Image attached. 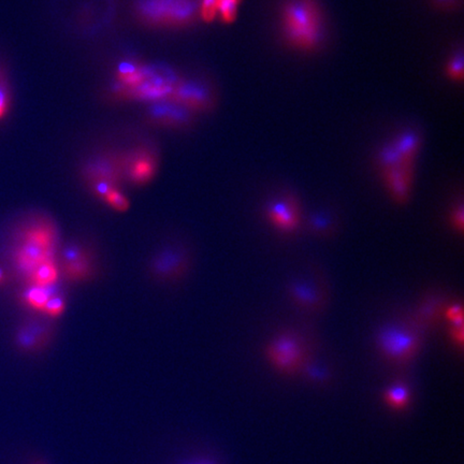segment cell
<instances>
[{
    "mask_svg": "<svg viewBox=\"0 0 464 464\" xmlns=\"http://www.w3.org/2000/svg\"><path fill=\"white\" fill-rule=\"evenodd\" d=\"M280 28L286 45L311 53L325 37V20L317 0H285L280 11Z\"/></svg>",
    "mask_w": 464,
    "mask_h": 464,
    "instance_id": "1",
    "label": "cell"
},
{
    "mask_svg": "<svg viewBox=\"0 0 464 464\" xmlns=\"http://www.w3.org/2000/svg\"><path fill=\"white\" fill-rule=\"evenodd\" d=\"M58 233L51 219H41L27 228L15 251L17 267L26 277H31L36 268L50 260H55Z\"/></svg>",
    "mask_w": 464,
    "mask_h": 464,
    "instance_id": "2",
    "label": "cell"
},
{
    "mask_svg": "<svg viewBox=\"0 0 464 464\" xmlns=\"http://www.w3.org/2000/svg\"><path fill=\"white\" fill-rule=\"evenodd\" d=\"M136 15L154 27H183L200 17V0H135Z\"/></svg>",
    "mask_w": 464,
    "mask_h": 464,
    "instance_id": "3",
    "label": "cell"
},
{
    "mask_svg": "<svg viewBox=\"0 0 464 464\" xmlns=\"http://www.w3.org/2000/svg\"><path fill=\"white\" fill-rule=\"evenodd\" d=\"M379 353L396 365H405L415 357L421 344V333L407 323L389 324L376 337Z\"/></svg>",
    "mask_w": 464,
    "mask_h": 464,
    "instance_id": "4",
    "label": "cell"
},
{
    "mask_svg": "<svg viewBox=\"0 0 464 464\" xmlns=\"http://www.w3.org/2000/svg\"><path fill=\"white\" fill-rule=\"evenodd\" d=\"M266 355L274 369L286 375H291L303 365L305 347L298 335L284 332L268 344Z\"/></svg>",
    "mask_w": 464,
    "mask_h": 464,
    "instance_id": "5",
    "label": "cell"
},
{
    "mask_svg": "<svg viewBox=\"0 0 464 464\" xmlns=\"http://www.w3.org/2000/svg\"><path fill=\"white\" fill-rule=\"evenodd\" d=\"M81 174L89 186L103 183L119 188L125 181L124 155L114 152L98 154L84 164Z\"/></svg>",
    "mask_w": 464,
    "mask_h": 464,
    "instance_id": "6",
    "label": "cell"
},
{
    "mask_svg": "<svg viewBox=\"0 0 464 464\" xmlns=\"http://www.w3.org/2000/svg\"><path fill=\"white\" fill-rule=\"evenodd\" d=\"M191 267V256L182 245H169L158 251L149 263V273L159 282L181 279Z\"/></svg>",
    "mask_w": 464,
    "mask_h": 464,
    "instance_id": "7",
    "label": "cell"
},
{
    "mask_svg": "<svg viewBox=\"0 0 464 464\" xmlns=\"http://www.w3.org/2000/svg\"><path fill=\"white\" fill-rule=\"evenodd\" d=\"M169 99L191 112H205L215 106V92L205 82L180 80Z\"/></svg>",
    "mask_w": 464,
    "mask_h": 464,
    "instance_id": "8",
    "label": "cell"
},
{
    "mask_svg": "<svg viewBox=\"0 0 464 464\" xmlns=\"http://www.w3.org/2000/svg\"><path fill=\"white\" fill-rule=\"evenodd\" d=\"M158 161L155 153L145 147H139L124 155L125 180L136 186H143L155 177Z\"/></svg>",
    "mask_w": 464,
    "mask_h": 464,
    "instance_id": "9",
    "label": "cell"
},
{
    "mask_svg": "<svg viewBox=\"0 0 464 464\" xmlns=\"http://www.w3.org/2000/svg\"><path fill=\"white\" fill-rule=\"evenodd\" d=\"M147 119L164 127H187L193 121V112L171 99L158 100L149 103Z\"/></svg>",
    "mask_w": 464,
    "mask_h": 464,
    "instance_id": "10",
    "label": "cell"
},
{
    "mask_svg": "<svg viewBox=\"0 0 464 464\" xmlns=\"http://www.w3.org/2000/svg\"><path fill=\"white\" fill-rule=\"evenodd\" d=\"M266 215L270 223L280 231L291 233L300 224V209L297 199L291 195H282L269 202Z\"/></svg>",
    "mask_w": 464,
    "mask_h": 464,
    "instance_id": "11",
    "label": "cell"
},
{
    "mask_svg": "<svg viewBox=\"0 0 464 464\" xmlns=\"http://www.w3.org/2000/svg\"><path fill=\"white\" fill-rule=\"evenodd\" d=\"M54 337V327L47 321H27L17 330L15 343L23 351L34 353L41 351L45 346L51 343Z\"/></svg>",
    "mask_w": 464,
    "mask_h": 464,
    "instance_id": "12",
    "label": "cell"
},
{
    "mask_svg": "<svg viewBox=\"0 0 464 464\" xmlns=\"http://www.w3.org/2000/svg\"><path fill=\"white\" fill-rule=\"evenodd\" d=\"M413 168L400 167L382 172L390 195L399 203L407 201L413 184Z\"/></svg>",
    "mask_w": 464,
    "mask_h": 464,
    "instance_id": "13",
    "label": "cell"
},
{
    "mask_svg": "<svg viewBox=\"0 0 464 464\" xmlns=\"http://www.w3.org/2000/svg\"><path fill=\"white\" fill-rule=\"evenodd\" d=\"M290 296L302 309L317 310L323 303V290L311 281L296 282L290 287Z\"/></svg>",
    "mask_w": 464,
    "mask_h": 464,
    "instance_id": "14",
    "label": "cell"
},
{
    "mask_svg": "<svg viewBox=\"0 0 464 464\" xmlns=\"http://www.w3.org/2000/svg\"><path fill=\"white\" fill-rule=\"evenodd\" d=\"M396 149L402 158L404 165L414 168L416 157L421 147V137L413 129H405L393 140Z\"/></svg>",
    "mask_w": 464,
    "mask_h": 464,
    "instance_id": "15",
    "label": "cell"
},
{
    "mask_svg": "<svg viewBox=\"0 0 464 464\" xmlns=\"http://www.w3.org/2000/svg\"><path fill=\"white\" fill-rule=\"evenodd\" d=\"M58 284L59 283L57 282L50 286L29 285V287L24 291L22 299L25 302L26 305L31 309L42 311L50 298L61 295L59 293L61 289L58 287Z\"/></svg>",
    "mask_w": 464,
    "mask_h": 464,
    "instance_id": "16",
    "label": "cell"
},
{
    "mask_svg": "<svg viewBox=\"0 0 464 464\" xmlns=\"http://www.w3.org/2000/svg\"><path fill=\"white\" fill-rule=\"evenodd\" d=\"M61 274L70 282H83L94 275V263L91 256L75 263L61 265Z\"/></svg>",
    "mask_w": 464,
    "mask_h": 464,
    "instance_id": "17",
    "label": "cell"
},
{
    "mask_svg": "<svg viewBox=\"0 0 464 464\" xmlns=\"http://www.w3.org/2000/svg\"><path fill=\"white\" fill-rule=\"evenodd\" d=\"M59 277V269L55 260H50L36 268L35 271L28 277L29 285L50 286L56 284Z\"/></svg>",
    "mask_w": 464,
    "mask_h": 464,
    "instance_id": "18",
    "label": "cell"
},
{
    "mask_svg": "<svg viewBox=\"0 0 464 464\" xmlns=\"http://www.w3.org/2000/svg\"><path fill=\"white\" fill-rule=\"evenodd\" d=\"M377 165H379L381 172L396 169V168L407 167V166L404 165L403 161L400 157L399 153H398L393 141L384 144L383 147L379 150Z\"/></svg>",
    "mask_w": 464,
    "mask_h": 464,
    "instance_id": "19",
    "label": "cell"
},
{
    "mask_svg": "<svg viewBox=\"0 0 464 464\" xmlns=\"http://www.w3.org/2000/svg\"><path fill=\"white\" fill-rule=\"evenodd\" d=\"M385 401L391 409L401 411L409 403V389L404 383H396L388 388Z\"/></svg>",
    "mask_w": 464,
    "mask_h": 464,
    "instance_id": "20",
    "label": "cell"
},
{
    "mask_svg": "<svg viewBox=\"0 0 464 464\" xmlns=\"http://www.w3.org/2000/svg\"><path fill=\"white\" fill-rule=\"evenodd\" d=\"M59 256H61V265H64V263H75L91 255L82 244L72 242L61 249Z\"/></svg>",
    "mask_w": 464,
    "mask_h": 464,
    "instance_id": "21",
    "label": "cell"
},
{
    "mask_svg": "<svg viewBox=\"0 0 464 464\" xmlns=\"http://www.w3.org/2000/svg\"><path fill=\"white\" fill-rule=\"evenodd\" d=\"M446 77L454 82H461L463 80V53L461 50L454 53L449 57L445 67Z\"/></svg>",
    "mask_w": 464,
    "mask_h": 464,
    "instance_id": "22",
    "label": "cell"
},
{
    "mask_svg": "<svg viewBox=\"0 0 464 464\" xmlns=\"http://www.w3.org/2000/svg\"><path fill=\"white\" fill-rule=\"evenodd\" d=\"M241 0H216V15L226 23H231L237 14V8Z\"/></svg>",
    "mask_w": 464,
    "mask_h": 464,
    "instance_id": "23",
    "label": "cell"
},
{
    "mask_svg": "<svg viewBox=\"0 0 464 464\" xmlns=\"http://www.w3.org/2000/svg\"><path fill=\"white\" fill-rule=\"evenodd\" d=\"M65 299H64L63 296L57 295L48 300L42 312L47 314L50 317H58V316H61L65 312Z\"/></svg>",
    "mask_w": 464,
    "mask_h": 464,
    "instance_id": "24",
    "label": "cell"
},
{
    "mask_svg": "<svg viewBox=\"0 0 464 464\" xmlns=\"http://www.w3.org/2000/svg\"><path fill=\"white\" fill-rule=\"evenodd\" d=\"M105 201L108 205L117 212H125L129 209L130 203L128 201L127 197L124 194L119 191V189H114L112 191L107 197L105 198Z\"/></svg>",
    "mask_w": 464,
    "mask_h": 464,
    "instance_id": "25",
    "label": "cell"
},
{
    "mask_svg": "<svg viewBox=\"0 0 464 464\" xmlns=\"http://www.w3.org/2000/svg\"><path fill=\"white\" fill-rule=\"evenodd\" d=\"M10 108V89L5 79L0 81V121L7 115Z\"/></svg>",
    "mask_w": 464,
    "mask_h": 464,
    "instance_id": "26",
    "label": "cell"
},
{
    "mask_svg": "<svg viewBox=\"0 0 464 464\" xmlns=\"http://www.w3.org/2000/svg\"><path fill=\"white\" fill-rule=\"evenodd\" d=\"M440 303L437 300H431L430 302H426L423 304V309L420 310V317H423V321H430L433 319L435 314L439 313Z\"/></svg>",
    "mask_w": 464,
    "mask_h": 464,
    "instance_id": "27",
    "label": "cell"
},
{
    "mask_svg": "<svg viewBox=\"0 0 464 464\" xmlns=\"http://www.w3.org/2000/svg\"><path fill=\"white\" fill-rule=\"evenodd\" d=\"M431 3L435 9L445 12L455 11L461 6V0H431Z\"/></svg>",
    "mask_w": 464,
    "mask_h": 464,
    "instance_id": "28",
    "label": "cell"
},
{
    "mask_svg": "<svg viewBox=\"0 0 464 464\" xmlns=\"http://www.w3.org/2000/svg\"><path fill=\"white\" fill-rule=\"evenodd\" d=\"M462 307L459 304H454L451 307H448L446 311V317L448 321H451L453 326L463 325V319H462Z\"/></svg>",
    "mask_w": 464,
    "mask_h": 464,
    "instance_id": "29",
    "label": "cell"
},
{
    "mask_svg": "<svg viewBox=\"0 0 464 464\" xmlns=\"http://www.w3.org/2000/svg\"><path fill=\"white\" fill-rule=\"evenodd\" d=\"M177 464H221L215 458L210 456H195V457L188 458L183 460Z\"/></svg>",
    "mask_w": 464,
    "mask_h": 464,
    "instance_id": "30",
    "label": "cell"
},
{
    "mask_svg": "<svg viewBox=\"0 0 464 464\" xmlns=\"http://www.w3.org/2000/svg\"><path fill=\"white\" fill-rule=\"evenodd\" d=\"M453 224L459 231H462V229H463V209H462V205H460L459 209L454 212Z\"/></svg>",
    "mask_w": 464,
    "mask_h": 464,
    "instance_id": "31",
    "label": "cell"
},
{
    "mask_svg": "<svg viewBox=\"0 0 464 464\" xmlns=\"http://www.w3.org/2000/svg\"><path fill=\"white\" fill-rule=\"evenodd\" d=\"M3 280H5V274H3V270L0 269V285L3 284Z\"/></svg>",
    "mask_w": 464,
    "mask_h": 464,
    "instance_id": "32",
    "label": "cell"
},
{
    "mask_svg": "<svg viewBox=\"0 0 464 464\" xmlns=\"http://www.w3.org/2000/svg\"><path fill=\"white\" fill-rule=\"evenodd\" d=\"M33 464H48L45 461H41V460H37V461L34 462Z\"/></svg>",
    "mask_w": 464,
    "mask_h": 464,
    "instance_id": "33",
    "label": "cell"
},
{
    "mask_svg": "<svg viewBox=\"0 0 464 464\" xmlns=\"http://www.w3.org/2000/svg\"><path fill=\"white\" fill-rule=\"evenodd\" d=\"M3 79V75H1V70H0V81Z\"/></svg>",
    "mask_w": 464,
    "mask_h": 464,
    "instance_id": "34",
    "label": "cell"
}]
</instances>
